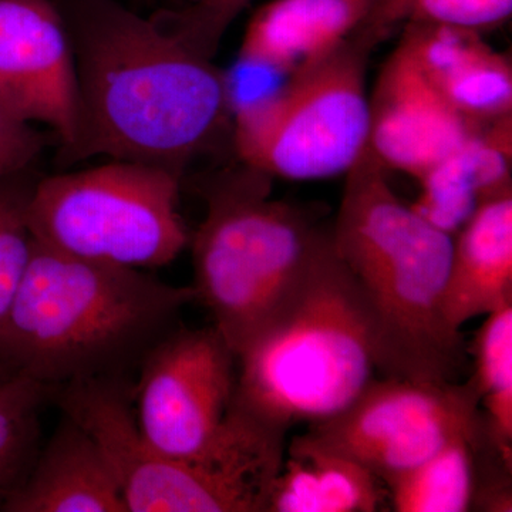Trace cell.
<instances>
[{"instance_id": "obj_9", "label": "cell", "mask_w": 512, "mask_h": 512, "mask_svg": "<svg viewBox=\"0 0 512 512\" xmlns=\"http://www.w3.org/2000/svg\"><path fill=\"white\" fill-rule=\"evenodd\" d=\"M470 383L375 379L348 407L308 434L362 464L384 485L433 456L458 434L484 429Z\"/></svg>"}, {"instance_id": "obj_4", "label": "cell", "mask_w": 512, "mask_h": 512, "mask_svg": "<svg viewBox=\"0 0 512 512\" xmlns=\"http://www.w3.org/2000/svg\"><path fill=\"white\" fill-rule=\"evenodd\" d=\"M376 373L372 320L325 229L299 288L238 353L232 404L288 433L342 412Z\"/></svg>"}, {"instance_id": "obj_3", "label": "cell", "mask_w": 512, "mask_h": 512, "mask_svg": "<svg viewBox=\"0 0 512 512\" xmlns=\"http://www.w3.org/2000/svg\"><path fill=\"white\" fill-rule=\"evenodd\" d=\"M387 171L367 147L345 174L330 241L372 320L379 373L453 383L466 363L443 311L453 237L404 204Z\"/></svg>"}, {"instance_id": "obj_25", "label": "cell", "mask_w": 512, "mask_h": 512, "mask_svg": "<svg viewBox=\"0 0 512 512\" xmlns=\"http://www.w3.org/2000/svg\"><path fill=\"white\" fill-rule=\"evenodd\" d=\"M42 148L33 124L20 119L0 93V180L23 173Z\"/></svg>"}, {"instance_id": "obj_5", "label": "cell", "mask_w": 512, "mask_h": 512, "mask_svg": "<svg viewBox=\"0 0 512 512\" xmlns=\"http://www.w3.org/2000/svg\"><path fill=\"white\" fill-rule=\"evenodd\" d=\"M49 399L99 444L127 512H266L285 456L276 431L232 417L202 456L173 460L141 436L126 377L76 380Z\"/></svg>"}, {"instance_id": "obj_23", "label": "cell", "mask_w": 512, "mask_h": 512, "mask_svg": "<svg viewBox=\"0 0 512 512\" xmlns=\"http://www.w3.org/2000/svg\"><path fill=\"white\" fill-rule=\"evenodd\" d=\"M23 174L25 171L0 180V328L32 255L28 204L33 185Z\"/></svg>"}, {"instance_id": "obj_10", "label": "cell", "mask_w": 512, "mask_h": 512, "mask_svg": "<svg viewBox=\"0 0 512 512\" xmlns=\"http://www.w3.org/2000/svg\"><path fill=\"white\" fill-rule=\"evenodd\" d=\"M133 390L138 430L173 460L202 456L220 437L234 402L237 356L214 326H175L148 350Z\"/></svg>"}, {"instance_id": "obj_26", "label": "cell", "mask_w": 512, "mask_h": 512, "mask_svg": "<svg viewBox=\"0 0 512 512\" xmlns=\"http://www.w3.org/2000/svg\"><path fill=\"white\" fill-rule=\"evenodd\" d=\"M12 376H15V373L10 369L8 363L0 357V383L5 382V380Z\"/></svg>"}, {"instance_id": "obj_15", "label": "cell", "mask_w": 512, "mask_h": 512, "mask_svg": "<svg viewBox=\"0 0 512 512\" xmlns=\"http://www.w3.org/2000/svg\"><path fill=\"white\" fill-rule=\"evenodd\" d=\"M375 0H271L249 19L239 63L292 74L349 39Z\"/></svg>"}, {"instance_id": "obj_22", "label": "cell", "mask_w": 512, "mask_h": 512, "mask_svg": "<svg viewBox=\"0 0 512 512\" xmlns=\"http://www.w3.org/2000/svg\"><path fill=\"white\" fill-rule=\"evenodd\" d=\"M46 400L49 387L29 377L15 375L0 383V511L35 461Z\"/></svg>"}, {"instance_id": "obj_6", "label": "cell", "mask_w": 512, "mask_h": 512, "mask_svg": "<svg viewBox=\"0 0 512 512\" xmlns=\"http://www.w3.org/2000/svg\"><path fill=\"white\" fill-rule=\"evenodd\" d=\"M271 180L245 165L224 175L207 191V212L190 238L195 302L235 356L299 288L323 232L272 198Z\"/></svg>"}, {"instance_id": "obj_21", "label": "cell", "mask_w": 512, "mask_h": 512, "mask_svg": "<svg viewBox=\"0 0 512 512\" xmlns=\"http://www.w3.org/2000/svg\"><path fill=\"white\" fill-rule=\"evenodd\" d=\"M512 0H375L353 37L375 49L412 25L451 26L485 33L504 25Z\"/></svg>"}, {"instance_id": "obj_27", "label": "cell", "mask_w": 512, "mask_h": 512, "mask_svg": "<svg viewBox=\"0 0 512 512\" xmlns=\"http://www.w3.org/2000/svg\"><path fill=\"white\" fill-rule=\"evenodd\" d=\"M191 2H194V0H191Z\"/></svg>"}, {"instance_id": "obj_12", "label": "cell", "mask_w": 512, "mask_h": 512, "mask_svg": "<svg viewBox=\"0 0 512 512\" xmlns=\"http://www.w3.org/2000/svg\"><path fill=\"white\" fill-rule=\"evenodd\" d=\"M478 127L448 103L399 43L369 94L367 147L383 167L417 180Z\"/></svg>"}, {"instance_id": "obj_20", "label": "cell", "mask_w": 512, "mask_h": 512, "mask_svg": "<svg viewBox=\"0 0 512 512\" xmlns=\"http://www.w3.org/2000/svg\"><path fill=\"white\" fill-rule=\"evenodd\" d=\"M474 360L468 383L484 409L488 436L512 464V301L485 315L474 340Z\"/></svg>"}, {"instance_id": "obj_14", "label": "cell", "mask_w": 512, "mask_h": 512, "mask_svg": "<svg viewBox=\"0 0 512 512\" xmlns=\"http://www.w3.org/2000/svg\"><path fill=\"white\" fill-rule=\"evenodd\" d=\"M3 512H127L119 481L96 440L64 416Z\"/></svg>"}, {"instance_id": "obj_19", "label": "cell", "mask_w": 512, "mask_h": 512, "mask_svg": "<svg viewBox=\"0 0 512 512\" xmlns=\"http://www.w3.org/2000/svg\"><path fill=\"white\" fill-rule=\"evenodd\" d=\"M498 450L487 427L458 434L433 456L386 484L397 512L473 511L478 477L485 457Z\"/></svg>"}, {"instance_id": "obj_1", "label": "cell", "mask_w": 512, "mask_h": 512, "mask_svg": "<svg viewBox=\"0 0 512 512\" xmlns=\"http://www.w3.org/2000/svg\"><path fill=\"white\" fill-rule=\"evenodd\" d=\"M76 66V140L64 164L90 157L161 165L183 174L228 119L225 74L173 33L117 0H66Z\"/></svg>"}, {"instance_id": "obj_18", "label": "cell", "mask_w": 512, "mask_h": 512, "mask_svg": "<svg viewBox=\"0 0 512 512\" xmlns=\"http://www.w3.org/2000/svg\"><path fill=\"white\" fill-rule=\"evenodd\" d=\"M387 500L379 477L305 433L284 456L266 512H376Z\"/></svg>"}, {"instance_id": "obj_7", "label": "cell", "mask_w": 512, "mask_h": 512, "mask_svg": "<svg viewBox=\"0 0 512 512\" xmlns=\"http://www.w3.org/2000/svg\"><path fill=\"white\" fill-rule=\"evenodd\" d=\"M180 188L178 171L136 161L52 175L33 184L30 232L39 244L76 258L161 268L190 245Z\"/></svg>"}, {"instance_id": "obj_13", "label": "cell", "mask_w": 512, "mask_h": 512, "mask_svg": "<svg viewBox=\"0 0 512 512\" xmlns=\"http://www.w3.org/2000/svg\"><path fill=\"white\" fill-rule=\"evenodd\" d=\"M400 35V45L461 116L477 126L512 116L511 59L484 33L412 25Z\"/></svg>"}, {"instance_id": "obj_11", "label": "cell", "mask_w": 512, "mask_h": 512, "mask_svg": "<svg viewBox=\"0 0 512 512\" xmlns=\"http://www.w3.org/2000/svg\"><path fill=\"white\" fill-rule=\"evenodd\" d=\"M0 93L26 123L55 130L62 150L79 121L72 40L52 0H0Z\"/></svg>"}, {"instance_id": "obj_16", "label": "cell", "mask_w": 512, "mask_h": 512, "mask_svg": "<svg viewBox=\"0 0 512 512\" xmlns=\"http://www.w3.org/2000/svg\"><path fill=\"white\" fill-rule=\"evenodd\" d=\"M512 116L474 130L450 154L417 178L412 208L454 237L481 204L512 190Z\"/></svg>"}, {"instance_id": "obj_24", "label": "cell", "mask_w": 512, "mask_h": 512, "mask_svg": "<svg viewBox=\"0 0 512 512\" xmlns=\"http://www.w3.org/2000/svg\"><path fill=\"white\" fill-rule=\"evenodd\" d=\"M252 0H194L178 12H164L156 20L200 55L214 59L222 37Z\"/></svg>"}, {"instance_id": "obj_17", "label": "cell", "mask_w": 512, "mask_h": 512, "mask_svg": "<svg viewBox=\"0 0 512 512\" xmlns=\"http://www.w3.org/2000/svg\"><path fill=\"white\" fill-rule=\"evenodd\" d=\"M512 301V190L480 205L453 237L443 311L457 332Z\"/></svg>"}, {"instance_id": "obj_2", "label": "cell", "mask_w": 512, "mask_h": 512, "mask_svg": "<svg viewBox=\"0 0 512 512\" xmlns=\"http://www.w3.org/2000/svg\"><path fill=\"white\" fill-rule=\"evenodd\" d=\"M191 302V286L76 258L33 239L28 269L0 328V357L15 375L49 389L126 377Z\"/></svg>"}, {"instance_id": "obj_8", "label": "cell", "mask_w": 512, "mask_h": 512, "mask_svg": "<svg viewBox=\"0 0 512 512\" xmlns=\"http://www.w3.org/2000/svg\"><path fill=\"white\" fill-rule=\"evenodd\" d=\"M370 52L350 36L289 74L276 92L242 104L232 123L242 165L295 181L348 173L369 146Z\"/></svg>"}]
</instances>
